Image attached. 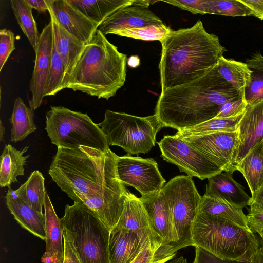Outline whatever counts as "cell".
Listing matches in <instances>:
<instances>
[{
  "label": "cell",
  "mask_w": 263,
  "mask_h": 263,
  "mask_svg": "<svg viewBox=\"0 0 263 263\" xmlns=\"http://www.w3.org/2000/svg\"><path fill=\"white\" fill-rule=\"evenodd\" d=\"M117 155L81 146L58 147L49 174L74 202L81 201L111 231L123 211L128 191L117 172Z\"/></svg>",
  "instance_id": "1"
},
{
  "label": "cell",
  "mask_w": 263,
  "mask_h": 263,
  "mask_svg": "<svg viewBox=\"0 0 263 263\" xmlns=\"http://www.w3.org/2000/svg\"><path fill=\"white\" fill-rule=\"evenodd\" d=\"M238 98L216 66L197 80L161 91L155 114L163 127L178 131L216 117L223 104Z\"/></svg>",
  "instance_id": "2"
},
{
  "label": "cell",
  "mask_w": 263,
  "mask_h": 263,
  "mask_svg": "<svg viewBox=\"0 0 263 263\" xmlns=\"http://www.w3.org/2000/svg\"><path fill=\"white\" fill-rule=\"evenodd\" d=\"M161 91L197 80L210 71L227 51L200 20L192 27L172 30L160 41Z\"/></svg>",
  "instance_id": "3"
},
{
  "label": "cell",
  "mask_w": 263,
  "mask_h": 263,
  "mask_svg": "<svg viewBox=\"0 0 263 263\" xmlns=\"http://www.w3.org/2000/svg\"><path fill=\"white\" fill-rule=\"evenodd\" d=\"M127 62V55L97 29L85 44L67 88L108 100L125 82Z\"/></svg>",
  "instance_id": "4"
},
{
  "label": "cell",
  "mask_w": 263,
  "mask_h": 263,
  "mask_svg": "<svg viewBox=\"0 0 263 263\" xmlns=\"http://www.w3.org/2000/svg\"><path fill=\"white\" fill-rule=\"evenodd\" d=\"M192 246L222 259L251 260L259 249L254 233L226 219L197 213L193 223Z\"/></svg>",
  "instance_id": "5"
},
{
  "label": "cell",
  "mask_w": 263,
  "mask_h": 263,
  "mask_svg": "<svg viewBox=\"0 0 263 263\" xmlns=\"http://www.w3.org/2000/svg\"><path fill=\"white\" fill-rule=\"evenodd\" d=\"M61 219L81 263H109L110 231L81 201L66 204Z\"/></svg>",
  "instance_id": "6"
},
{
  "label": "cell",
  "mask_w": 263,
  "mask_h": 263,
  "mask_svg": "<svg viewBox=\"0 0 263 263\" xmlns=\"http://www.w3.org/2000/svg\"><path fill=\"white\" fill-rule=\"evenodd\" d=\"M45 129L57 148L85 146L103 152L109 148L104 133L87 114L63 106L50 107L46 114Z\"/></svg>",
  "instance_id": "7"
},
{
  "label": "cell",
  "mask_w": 263,
  "mask_h": 263,
  "mask_svg": "<svg viewBox=\"0 0 263 263\" xmlns=\"http://www.w3.org/2000/svg\"><path fill=\"white\" fill-rule=\"evenodd\" d=\"M97 124L109 145L121 147L129 155L149 152L155 146L157 133L163 127L155 114L141 117L108 109Z\"/></svg>",
  "instance_id": "8"
},
{
  "label": "cell",
  "mask_w": 263,
  "mask_h": 263,
  "mask_svg": "<svg viewBox=\"0 0 263 263\" xmlns=\"http://www.w3.org/2000/svg\"><path fill=\"white\" fill-rule=\"evenodd\" d=\"M161 191L171 208L178 237L175 246L177 251L192 246V225L202 197L192 177L189 175L175 176L163 186Z\"/></svg>",
  "instance_id": "9"
},
{
  "label": "cell",
  "mask_w": 263,
  "mask_h": 263,
  "mask_svg": "<svg viewBox=\"0 0 263 263\" xmlns=\"http://www.w3.org/2000/svg\"><path fill=\"white\" fill-rule=\"evenodd\" d=\"M157 143L164 160L192 177L203 180L224 171L210 157L175 135H165Z\"/></svg>",
  "instance_id": "10"
},
{
  "label": "cell",
  "mask_w": 263,
  "mask_h": 263,
  "mask_svg": "<svg viewBox=\"0 0 263 263\" xmlns=\"http://www.w3.org/2000/svg\"><path fill=\"white\" fill-rule=\"evenodd\" d=\"M116 167L120 181L124 185L135 188L141 197L160 192L166 182L157 163L152 158L133 157L128 154L117 156Z\"/></svg>",
  "instance_id": "11"
},
{
  "label": "cell",
  "mask_w": 263,
  "mask_h": 263,
  "mask_svg": "<svg viewBox=\"0 0 263 263\" xmlns=\"http://www.w3.org/2000/svg\"><path fill=\"white\" fill-rule=\"evenodd\" d=\"M53 43V29L51 21L43 29L35 51L34 66L29 84L32 97L29 106L32 110L39 108L45 97L50 68Z\"/></svg>",
  "instance_id": "12"
},
{
  "label": "cell",
  "mask_w": 263,
  "mask_h": 263,
  "mask_svg": "<svg viewBox=\"0 0 263 263\" xmlns=\"http://www.w3.org/2000/svg\"><path fill=\"white\" fill-rule=\"evenodd\" d=\"M181 139L210 157L224 171H236L233 160L238 142L237 131L221 132Z\"/></svg>",
  "instance_id": "13"
},
{
  "label": "cell",
  "mask_w": 263,
  "mask_h": 263,
  "mask_svg": "<svg viewBox=\"0 0 263 263\" xmlns=\"http://www.w3.org/2000/svg\"><path fill=\"white\" fill-rule=\"evenodd\" d=\"M115 228L134 232L143 243L149 241L153 250H158L164 245L153 228L140 198L129 192L122 215Z\"/></svg>",
  "instance_id": "14"
},
{
  "label": "cell",
  "mask_w": 263,
  "mask_h": 263,
  "mask_svg": "<svg viewBox=\"0 0 263 263\" xmlns=\"http://www.w3.org/2000/svg\"><path fill=\"white\" fill-rule=\"evenodd\" d=\"M48 12L70 35L87 44L100 25L83 15L67 0H46Z\"/></svg>",
  "instance_id": "15"
},
{
  "label": "cell",
  "mask_w": 263,
  "mask_h": 263,
  "mask_svg": "<svg viewBox=\"0 0 263 263\" xmlns=\"http://www.w3.org/2000/svg\"><path fill=\"white\" fill-rule=\"evenodd\" d=\"M237 132L238 142L233 160L234 166L263 141V101L247 105Z\"/></svg>",
  "instance_id": "16"
},
{
  "label": "cell",
  "mask_w": 263,
  "mask_h": 263,
  "mask_svg": "<svg viewBox=\"0 0 263 263\" xmlns=\"http://www.w3.org/2000/svg\"><path fill=\"white\" fill-rule=\"evenodd\" d=\"M140 199L163 244L172 246L177 251L175 246L178 237L173 223L172 210L162 191L141 197Z\"/></svg>",
  "instance_id": "17"
},
{
  "label": "cell",
  "mask_w": 263,
  "mask_h": 263,
  "mask_svg": "<svg viewBox=\"0 0 263 263\" xmlns=\"http://www.w3.org/2000/svg\"><path fill=\"white\" fill-rule=\"evenodd\" d=\"M164 24L148 7L132 4L122 7L107 17L100 25L105 36L127 28H138Z\"/></svg>",
  "instance_id": "18"
},
{
  "label": "cell",
  "mask_w": 263,
  "mask_h": 263,
  "mask_svg": "<svg viewBox=\"0 0 263 263\" xmlns=\"http://www.w3.org/2000/svg\"><path fill=\"white\" fill-rule=\"evenodd\" d=\"M234 171H224L209 178L204 195L221 199L243 209L249 205L251 197L246 193L243 186L233 179Z\"/></svg>",
  "instance_id": "19"
},
{
  "label": "cell",
  "mask_w": 263,
  "mask_h": 263,
  "mask_svg": "<svg viewBox=\"0 0 263 263\" xmlns=\"http://www.w3.org/2000/svg\"><path fill=\"white\" fill-rule=\"evenodd\" d=\"M146 243L134 232L114 228L109 235V263H132Z\"/></svg>",
  "instance_id": "20"
},
{
  "label": "cell",
  "mask_w": 263,
  "mask_h": 263,
  "mask_svg": "<svg viewBox=\"0 0 263 263\" xmlns=\"http://www.w3.org/2000/svg\"><path fill=\"white\" fill-rule=\"evenodd\" d=\"M53 25V34L58 51L62 59L65 75L63 82V89L67 86L76 64L85 47V44L68 33L50 14Z\"/></svg>",
  "instance_id": "21"
},
{
  "label": "cell",
  "mask_w": 263,
  "mask_h": 263,
  "mask_svg": "<svg viewBox=\"0 0 263 263\" xmlns=\"http://www.w3.org/2000/svg\"><path fill=\"white\" fill-rule=\"evenodd\" d=\"M8 209L24 229L43 240L46 239L44 214L31 208L21 198L5 196Z\"/></svg>",
  "instance_id": "22"
},
{
  "label": "cell",
  "mask_w": 263,
  "mask_h": 263,
  "mask_svg": "<svg viewBox=\"0 0 263 263\" xmlns=\"http://www.w3.org/2000/svg\"><path fill=\"white\" fill-rule=\"evenodd\" d=\"M28 147L17 150L10 144L6 145L1 156L0 186H8L16 182L17 177L24 175V165L29 155L24 156Z\"/></svg>",
  "instance_id": "23"
},
{
  "label": "cell",
  "mask_w": 263,
  "mask_h": 263,
  "mask_svg": "<svg viewBox=\"0 0 263 263\" xmlns=\"http://www.w3.org/2000/svg\"><path fill=\"white\" fill-rule=\"evenodd\" d=\"M218 72L237 91L239 97L245 100V90L250 84L252 71L246 63L220 57L217 64Z\"/></svg>",
  "instance_id": "24"
},
{
  "label": "cell",
  "mask_w": 263,
  "mask_h": 263,
  "mask_svg": "<svg viewBox=\"0 0 263 263\" xmlns=\"http://www.w3.org/2000/svg\"><path fill=\"white\" fill-rule=\"evenodd\" d=\"M74 8L100 25L118 9L131 5L134 0H67Z\"/></svg>",
  "instance_id": "25"
},
{
  "label": "cell",
  "mask_w": 263,
  "mask_h": 263,
  "mask_svg": "<svg viewBox=\"0 0 263 263\" xmlns=\"http://www.w3.org/2000/svg\"><path fill=\"white\" fill-rule=\"evenodd\" d=\"M235 168L242 174L254 194L263 184V141L235 164Z\"/></svg>",
  "instance_id": "26"
},
{
  "label": "cell",
  "mask_w": 263,
  "mask_h": 263,
  "mask_svg": "<svg viewBox=\"0 0 263 263\" xmlns=\"http://www.w3.org/2000/svg\"><path fill=\"white\" fill-rule=\"evenodd\" d=\"M198 213L218 216L250 229L247 222V216L242 209L220 198L204 195L201 197Z\"/></svg>",
  "instance_id": "27"
},
{
  "label": "cell",
  "mask_w": 263,
  "mask_h": 263,
  "mask_svg": "<svg viewBox=\"0 0 263 263\" xmlns=\"http://www.w3.org/2000/svg\"><path fill=\"white\" fill-rule=\"evenodd\" d=\"M46 252L64 255L63 227L46 192L44 203Z\"/></svg>",
  "instance_id": "28"
},
{
  "label": "cell",
  "mask_w": 263,
  "mask_h": 263,
  "mask_svg": "<svg viewBox=\"0 0 263 263\" xmlns=\"http://www.w3.org/2000/svg\"><path fill=\"white\" fill-rule=\"evenodd\" d=\"M33 118V110L27 107L21 98L17 97L9 119L11 124V141H21L35 132L36 127Z\"/></svg>",
  "instance_id": "29"
},
{
  "label": "cell",
  "mask_w": 263,
  "mask_h": 263,
  "mask_svg": "<svg viewBox=\"0 0 263 263\" xmlns=\"http://www.w3.org/2000/svg\"><path fill=\"white\" fill-rule=\"evenodd\" d=\"M44 182L42 173L38 170L34 171L24 184L14 190V193L33 210L43 213L46 193Z\"/></svg>",
  "instance_id": "30"
},
{
  "label": "cell",
  "mask_w": 263,
  "mask_h": 263,
  "mask_svg": "<svg viewBox=\"0 0 263 263\" xmlns=\"http://www.w3.org/2000/svg\"><path fill=\"white\" fill-rule=\"evenodd\" d=\"M243 114L231 118H214L196 126L178 130L175 136L182 138L221 132H235Z\"/></svg>",
  "instance_id": "31"
},
{
  "label": "cell",
  "mask_w": 263,
  "mask_h": 263,
  "mask_svg": "<svg viewBox=\"0 0 263 263\" xmlns=\"http://www.w3.org/2000/svg\"><path fill=\"white\" fill-rule=\"evenodd\" d=\"M10 5L15 17L24 34L35 51L40 34L36 23L32 15V8L24 0H11Z\"/></svg>",
  "instance_id": "32"
},
{
  "label": "cell",
  "mask_w": 263,
  "mask_h": 263,
  "mask_svg": "<svg viewBox=\"0 0 263 263\" xmlns=\"http://www.w3.org/2000/svg\"><path fill=\"white\" fill-rule=\"evenodd\" d=\"M203 14L227 16H252L251 10L239 0H202Z\"/></svg>",
  "instance_id": "33"
},
{
  "label": "cell",
  "mask_w": 263,
  "mask_h": 263,
  "mask_svg": "<svg viewBox=\"0 0 263 263\" xmlns=\"http://www.w3.org/2000/svg\"><path fill=\"white\" fill-rule=\"evenodd\" d=\"M64 75L63 62L58 51L53 34L51 61L45 97L54 96L63 89V82Z\"/></svg>",
  "instance_id": "34"
},
{
  "label": "cell",
  "mask_w": 263,
  "mask_h": 263,
  "mask_svg": "<svg viewBox=\"0 0 263 263\" xmlns=\"http://www.w3.org/2000/svg\"><path fill=\"white\" fill-rule=\"evenodd\" d=\"M173 30L164 24L151 25L142 27L127 28L112 34L145 41H159L164 39Z\"/></svg>",
  "instance_id": "35"
},
{
  "label": "cell",
  "mask_w": 263,
  "mask_h": 263,
  "mask_svg": "<svg viewBox=\"0 0 263 263\" xmlns=\"http://www.w3.org/2000/svg\"><path fill=\"white\" fill-rule=\"evenodd\" d=\"M176 252L173 247L167 245L153 250L148 241L132 263H165L173 259Z\"/></svg>",
  "instance_id": "36"
},
{
  "label": "cell",
  "mask_w": 263,
  "mask_h": 263,
  "mask_svg": "<svg viewBox=\"0 0 263 263\" xmlns=\"http://www.w3.org/2000/svg\"><path fill=\"white\" fill-rule=\"evenodd\" d=\"M14 42V34L11 30L7 29L0 30V71L15 49Z\"/></svg>",
  "instance_id": "37"
},
{
  "label": "cell",
  "mask_w": 263,
  "mask_h": 263,
  "mask_svg": "<svg viewBox=\"0 0 263 263\" xmlns=\"http://www.w3.org/2000/svg\"><path fill=\"white\" fill-rule=\"evenodd\" d=\"M247 105L246 101L240 98L229 101L222 105L215 118H227L240 115L245 112Z\"/></svg>",
  "instance_id": "38"
},
{
  "label": "cell",
  "mask_w": 263,
  "mask_h": 263,
  "mask_svg": "<svg viewBox=\"0 0 263 263\" xmlns=\"http://www.w3.org/2000/svg\"><path fill=\"white\" fill-rule=\"evenodd\" d=\"M195 248V257L193 263H251L249 261L222 259L200 247Z\"/></svg>",
  "instance_id": "39"
},
{
  "label": "cell",
  "mask_w": 263,
  "mask_h": 263,
  "mask_svg": "<svg viewBox=\"0 0 263 263\" xmlns=\"http://www.w3.org/2000/svg\"><path fill=\"white\" fill-rule=\"evenodd\" d=\"M162 1L177 7L181 9L187 10L194 14H203L202 0H169Z\"/></svg>",
  "instance_id": "40"
},
{
  "label": "cell",
  "mask_w": 263,
  "mask_h": 263,
  "mask_svg": "<svg viewBox=\"0 0 263 263\" xmlns=\"http://www.w3.org/2000/svg\"><path fill=\"white\" fill-rule=\"evenodd\" d=\"M63 237L64 242L63 263H81L66 230L63 228Z\"/></svg>",
  "instance_id": "41"
},
{
  "label": "cell",
  "mask_w": 263,
  "mask_h": 263,
  "mask_svg": "<svg viewBox=\"0 0 263 263\" xmlns=\"http://www.w3.org/2000/svg\"><path fill=\"white\" fill-rule=\"evenodd\" d=\"M246 63L249 69L255 72L260 78L261 83L260 102L263 101V55L260 52L254 53Z\"/></svg>",
  "instance_id": "42"
},
{
  "label": "cell",
  "mask_w": 263,
  "mask_h": 263,
  "mask_svg": "<svg viewBox=\"0 0 263 263\" xmlns=\"http://www.w3.org/2000/svg\"><path fill=\"white\" fill-rule=\"evenodd\" d=\"M248 226L253 233L258 234L263 231V213H249L246 215Z\"/></svg>",
  "instance_id": "43"
},
{
  "label": "cell",
  "mask_w": 263,
  "mask_h": 263,
  "mask_svg": "<svg viewBox=\"0 0 263 263\" xmlns=\"http://www.w3.org/2000/svg\"><path fill=\"white\" fill-rule=\"evenodd\" d=\"M250 213H263V184L254 194L249 205Z\"/></svg>",
  "instance_id": "44"
},
{
  "label": "cell",
  "mask_w": 263,
  "mask_h": 263,
  "mask_svg": "<svg viewBox=\"0 0 263 263\" xmlns=\"http://www.w3.org/2000/svg\"><path fill=\"white\" fill-rule=\"evenodd\" d=\"M252 11V16L263 20V0H239Z\"/></svg>",
  "instance_id": "45"
},
{
  "label": "cell",
  "mask_w": 263,
  "mask_h": 263,
  "mask_svg": "<svg viewBox=\"0 0 263 263\" xmlns=\"http://www.w3.org/2000/svg\"><path fill=\"white\" fill-rule=\"evenodd\" d=\"M25 3L32 9L40 12L48 11V6L46 0H24Z\"/></svg>",
  "instance_id": "46"
},
{
  "label": "cell",
  "mask_w": 263,
  "mask_h": 263,
  "mask_svg": "<svg viewBox=\"0 0 263 263\" xmlns=\"http://www.w3.org/2000/svg\"><path fill=\"white\" fill-rule=\"evenodd\" d=\"M64 255L45 252L41 261L42 263H63Z\"/></svg>",
  "instance_id": "47"
},
{
  "label": "cell",
  "mask_w": 263,
  "mask_h": 263,
  "mask_svg": "<svg viewBox=\"0 0 263 263\" xmlns=\"http://www.w3.org/2000/svg\"><path fill=\"white\" fill-rule=\"evenodd\" d=\"M251 263H263V247H260L253 257Z\"/></svg>",
  "instance_id": "48"
},
{
  "label": "cell",
  "mask_w": 263,
  "mask_h": 263,
  "mask_svg": "<svg viewBox=\"0 0 263 263\" xmlns=\"http://www.w3.org/2000/svg\"><path fill=\"white\" fill-rule=\"evenodd\" d=\"M128 65L132 67H136L140 64V60L137 56L130 57L127 62Z\"/></svg>",
  "instance_id": "49"
},
{
  "label": "cell",
  "mask_w": 263,
  "mask_h": 263,
  "mask_svg": "<svg viewBox=\"0 0 263 263\" xmlns=\"http://www.w3.org/2000/svg\"><path fill=\"white\" fill-rule=\"evenodd\" d=\"M5 132V128L3 126L2 123L1 121V125H0V134H1V141H3V135Z\"/></svg>",
  "instance_id": "50"
},
{
  "label": "cell",
  "mask_w": 263,
  "mask_h": 263,
  "mask_svg": "<svg viewBox=\"0 0 263 263\" xmlns=\"http://www.w3.org/2000/svg\"><path fill=\"white\" fill-rule=\"evenodd\" d=\"M259 235H260V237L261 238V239L263 241V231H261L259 234Z\"/></svg>",
  "instance_id": "51"
},
{
  "label": "cell",
  "mask_w": 263,
  "mask_h": 263,
  "mask_svg": "<svg viewBox=\"0 0 263 263\" xmlns=\"http://www.w3.org/2000/svg\"><path fill=\"white\" fill-rule=\"evenodd\" d=\"M186 263H187V262H186Z\"/></svg>",
  "instance_id": "52"
}]
</instances>
